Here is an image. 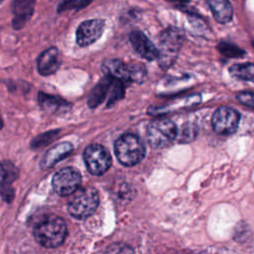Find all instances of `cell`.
Listing matches in <instances>:
<instances>
[{
  "label": "cell",
  "instance_id": "cell-1",
  "mask_svg": "<svg viewBox=\"0 0 254 254\" xmlns=\"http://www.w3.org/2000/svg\"><path fill=\"white\" fill-rule=\"evenodd\" d=\"M66 233L64 220L56 215L45 217L34 228L36 241L46 248L59 247L64 241Z\"/></svg>",
  "mask_w": 254,
  "mask_h": 254
},
{
  "label": "cell",
  "instance_id": "cell-2",
  "mask_svg": "<svg viewBox=\"0 0 254 254\" xmlns=\"http://www.w3.org/2000/svg\"><path fill=\"white\" fill-rule=\"evenodd\" d=\"M72 196L67 202L68 213L76 219H85L90 216L97 208L99 195L92 187L77 189L71 193Z\"/></svg>",
  "mask_w": 254,
  "mask_h": 254
},
{
  "label": "cell",
  "instance_id": "cell-3",
  "mask_svg": "<svg viewBox=\"0 0 254 254\" xmlns=\"http://www.w3.org/2000/svg\"><path fill=\"white\" fill-rule=\"evenodd\" d=\"M184 39L183 31L176 27H169L162 32L157 58L162 67L166 68L173 64L184 43Z\"/></svg>",
  "mask_w": 254,
  "mask_h": 254
},
{
  "label": "cell",
  "instance_id": "cell-4",
  "mask_svg": "<svg viewBox=\"0 0 254 254\" xmlns=\"http://www.w3.org/2000/svg\"><path fill=\"white\" fill-rule=\"evenodd\" d=\"M115 155L124 166H134L142 161L146 150L142 140L134 134L120 136L114 145Z\"/></svg>",
  "mask_w": 254,
  "mask_h": 254
},
{
  "label": "cell",
  "instance_id": "cell-5",
  "mask_svg": "<svg viewBox=\"0 0 254 254\" xmlns=\"http://www.w3.org/2000/svg\"><path fill=\"white\" fill-rule=\"evenodd\" d=\"M178 137L176 124L169 119L153 120L147 127V139L153 148H165Z\"/></svg>",
  "mask_w": 254,
  "mask_h": 254
},
{
  "label": "cell",
  "instance_id": "cell-6",
  "mask_svg": "<svg viewBox=\"0 0 254 254\" xmlns=\"http://www.w3.org/2000/svg\"><path fill=\"white\" fill-rule=\"evenodd\" d=\"M102 70L113 79L119 81H139L145 75L144 66L141 64H125L117 59H108L102 63Z\"/></svg>",
  "mask_w": 254,
  "mask_h": 254
},
{
  "label": "cell",
  "instance_id": "cell-7",
  "mask_svg": "<svg viewBox=\"0 0 254 254\" xmlns=\"http://www.w3.org/2000/svg\"><path fill=\"white\" fill-rule=\"evenodd\" d=\"M83 159L88 172L94 176L103 175L111 166L109 152L99 144L87 146L83 153Z\"/></svg>",
  "mask_w": 254,
  "mask_h": 254
},
{
  "label": "cell",
  "instance_id": "cell-8",
  "mask_svg": "<svg viewBox=\"0 0 254 254\" xmlns=\"http://www.w3.org/2000/svg\"><path fill=\"white\" fill-rule=\"evenodd\" d=\"M81 175L75 168L66 167L59 170L53 177L52 186L54 190L62 196L69 195L80 186Z\"/></svg>",
  "mask_w": 254,
  "mask_h": 254
},
{
  "label": "cell",
  "instance_id": "cell-9",
  "mask_svg": "<svg viewBox=\"0 0 254 254\" xmlns=\"http://www.w3.org/2000/svg\"><path fill=\"white\" fill-rule=\"evenodd\" d=\"M239 121V113L227 106H222L216 109L211 119L213 130L220 135L233 134L238 128Z\"/></svg>",
  "mask_w": 254,
  "mask_h": 254
},
{
  "label": "cell",
  "instance_id": "cell-10",
  "mask_svg": "<svg viewBox=\"0 0 254 254\" xmlns=\"http://www.w3.org/2000/svg\"><path fill=\"white\" fill-rule=\"evenodd\" d=\"M104 21L91 19L82 22L76 30V43L80 47H86L100 38L104 30Z\"/></svg>",
  "mask_w": 254,
  "mask_h": 254
},
{
  "label": "cell",
  "instance_id": "cell-11",
  "mask_svg": "<svg viewBox=\"0 0 254 254\" xmlns=\"http://www.w3.org/2000/svg\"><path fill=\"white\" fill-rule=\"evenodd\" d=\"M18 176L19 170L12 162H0V195L7 202H10L15 195L12 184Z\"/></svg>",
  "mask_w": 254,
  "mask_h": 254
},
{
  "label": "cell",
  "instance_id": "cell-12",
  "mask_svg": "<svg viewBox=\"0 0 254 254\" xmlns=\"http://www.w3.org/2000/svg\"><path fill=\"white\" fill-rule=\"evenodd\" d=\"M129 40L134 50L144 59L153 61L158 58V48L147 38L141 31H133L130 33Z\"/></svg>",
  "mask_w": 254,
  "mask_h": 254
},
{
  "label": "cell",
  "instance_id": "cell-13",
  "mask_svg": "<svg viewBox=\"0 0 254 254\" xmlns=\"http://www.w3.org/2000/svg\"><path fill=\"white\" fill-rule=\"evenodd\" d=\"M61 55L57 48L45 50L38 58L37 67L42 75H50L58 70L61 64Z\"/></svg>",
  "mask_w": 254,
  "mask_h": 254
},
{
  "label": "cell",
  "instance_id": "cell-14",
  "mask_svg": "<svg viewBox=\"0 0 254 254\" xmlns=\"http://www.w3.org/2000/svg\"><path fill=\"white\" fill-rule=\"evenodd\" d=\"M36 0H14L12 4L13 12V27L21 29L26 25L33 15Z\"/></svg>",
  "mask_w": 254,
  "mask_h": 254
},
{
  "label": "cell",
  "instance_id": "cell-15",
  "mask_svg": "<svg viewBox=\"0 0 254 254\" xmlns=\"http://www.w3.org/2000/svg\"><path fill=\"white\" fill-rule=\"evenodd\" d=\"M73 146L69 142H63L53 146L43 157L40 166L42 169H49L66 158L72 152Z\"/></svg>",
  "mask_w": 254,
  "mask_h": 254
},
{
  "label": "cell",
  "instance_id": "cell-16",
  "mask_svg": "<svg viewBox=\"0 0 254 254\" xmlns=\"http://www.w3.org/2000/svg\"><path fill=\"white\" fill-rule=\"evenodd\" d=\"M38 101L39 105L49 113H64L70 108V104L63 98L43 92L39 93Z\"/></svg>",
  "mask_w": 254,
  "mask_h": 254
},
{
  "label": "cell",
  "instance_id": "cell-17",
  "mask_svg": "<svg viewBox=\"0 0 254 254\" xmlns=\"http://www.w3.org/2000/svg\"><path fill=\"white\" fill-rule=\"evenodd\" d=\"M214 19L221 24H226L233 17V8L229 0H205Z\"/></svg>",
  "mask_w": 254,
  "mask_h": 254
},
{
  "label": "cell",
  "instance_id": "cell-18",
  "mask_svg": "<svg viewBox=\"0 0 254 254\" xmlns=\"http://www.w3.org/2000/svg\"><path fill=\"white\" fill-rule=\"evenodd\" d=\"M229 72L236 79L254 81V64H235L229 67Z\"/></svg>",
  "mask_w": 254,
  "mask_h": 254
},
{
  "label": "cell",
  "instance_id": "cell-19",
  "mask_svg": "<svg viewBox=\"0 0 254 254\" xmlns=\"http://www.w3.org/2000/svg\"><path fill=\"white\" fill-rule=\"evenodd\" d=\"M112 83V77L108 76L104 79H102L92 90L90 93V96L88 98V105L90 107H95L104 99L106 95V91L108 90V87Z\"/></svg>",
  "mask_w": 254,
  "mask_h": 254
},
{
  "label": "cell",
  "instance_id": "cell-20",
  "mask_svg": "<svg viewBox=\"0 0 254 254\" xmlns=\"http://www.w3.org/2000/svg\"><path fill=\"white\" fill-rule=\"evenodd\" d=\"M94 0H64L60 3L58 7V12H64L69 9H81L83 7H86Z\"/></svg>",
  "mask_w": 254,
  "mask_h": 254
},
{
  "label": "cell",
  "instance_id": "cell-21",
  "mask_svg": "<svg viewBox=\"0 0 254 254\" xmlns=\"http://www.w3.org/2000/svg\"><path fill=\"white\" fill-rule=\"evenodd\" d=\"M197 133V126L193 123H186L182 127V131L180 134V141L185 142H190L192 141Z\"/></svg>",
  "mask_w": 254,
  "mask_h": 254
},
{
  "label": "cell",
  "instance_id": "cell-22",
  "mask_svg": "<svg viewBox=\"0 0 254 254\" xmlns=\"http://www.w3.org/2000/svg\"><path fill=\"white\" fill-rule=\"evenodd\" d=\"M59 132H60V130H54V131H50V132L39 135L31 142V147L39 148V147H43V146L49 144L58 136L57 134Z\"/></svg>",
  "mask_w": 254,
  "mask_h": 254
},
{
  "label": "cell",
  "instance_id": "cell-23",
  "mask_svg": "<svg viewBox=\"0 0 254 254\" xmlns=\"http://www.w3.org/2000/svg\"><path fill=\"white\" fill-rule=\"evenodd\" d=\"M218 49L220 50V52L228 57H237L239 55L243 54V51H241L240 49H238L236 46L230 45L228 43H221L218 46Z\"/></svg>",
  "mask_w": 254,
  "mask_h": 254
},
{
  "label": "cell",
  "instance_id": "cell-24",
  "mask_svg": "<svg viewBox=\"0 0 254 254\" xmlns=\"http://www.w3.org/2000/svg\"><path fill=\"white\" fill-rule=\"evenodd\" d=\"M237 99L243 105H246V106L254 109V92H249V91L240 92L237 95Z\"/></svg>",
  "mask_w": 254,
  "mask_h": 254
},
{
  "label": "cell",
  "instance_id": "cell-25",
  "mask_svg": "<svg viewBox=\"0 0 254 254\" xmlns=\"http://www.w3.org/2000/svg\"><path fill=\"white\" fill-rule=\"evenodd\" d=\"M168 1H171V2H177V3H188L189 1L190 0H168Z\"/></svg>",
  "mask_w": 254,
  "mask_h": 254
},
{
  "label": "cell",
  "instance_id": "cell-26",
  "mask_svg": "<svg viewBox=\"0 0 254 254\" xmlns=\"http://www.w3.org/2000/svg\"><path fill=\"white\" fill-rule=\"evenodd\" d=\"M2 126H3V122H2V119H1V117H0V129L2 128Z\"/></svg>",
  "mask_w": 254,
  "mask_h": 254
},
{
  "label": "cell",
  "instance_id": "cell-27",
  "mask_svg": "<svg viewBox=\"0 0 254 254\" xmlns=\"http://www.w3.org/2000/svg\"><path fill=\"white\" fill-rule=\"evenodd\" d=\"M0 1H2V0H0Z\"/></svg>",
  "mask_w": 254,
  "mask_h": 254
}]
</instances>
